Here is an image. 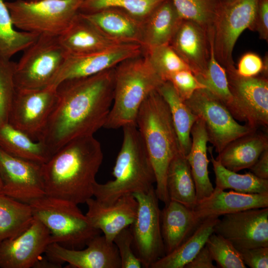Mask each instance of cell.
<instances>
[{"mask_svg": "<svg viewBox=\"0 0 268 268\" xmlns=\"http://www.w3.org/2000/svg\"><path fill=\"white\" fill-rule=\"evenodd\" d=\"M136 126L154 172L157 197L166 204L170 201L166 187L168 166L180 149L168 106L157 90L142 103Z\"/></svg>", "mask_w": 268, "mask_h": 268, "instance_id": "3", "label": "cell"}, {"mask_svg": "<svg viewBox=\"0 0 268 268\" xmlns=\"http://www.w3.org/2000/svg\"><path fill=\"white\" fill-rule=\"evenodd\" d=\"M50 238L47 228L34 217L24 231L0 242V268H34L50 244Z\"/></svg>", "mask_w": 268, "mask_h": 268, "instance_id": "16", "label": "cell"}, {"mask_svg": "<svg viewBox=\"0 0 268 268\" xmlns=\"http://www.w3.org/2000/svg\"><path fill=\"white\" fill-rule=\"evenodd\" d=\"M85 203L88 208L85 215L88 220L111 243L119 232L132 224L137 207V202L133 194L124 195L109 205L92 198Z\"/></svg>", "mask_w": 268, "mask_h": 268, "instance_id": "19", "label": "cell"}, {"mask_svg": "<svg viewBox=\"0 0 268 268\" xmlns=\"http://www.w3.org/2000/svg\"><path fill=\"white\" fill-rule=\"evenodd\" d=\"M249 169L256 176L263 179H268V148L262 153Z\"/></svg>", "mask_w": 268, "mask_h": 268, "instance_id": "47", "label": "cell"}, {"mask_svg": "<svg viewBox=\"0 0 268 268\" xmlns=\"http://www.w3.org/2000/svg\"><path fill=\"white\" fill-rule=\"evenodd\" d=\"M166 187L170 201L193 209L197 201L195 185L187 159L180 152L168 166Z\"/></svg>", "mask_w": 268, "mask_h": 268, "instance_id": "30", "label": "cell"}, {"mask_svg": "<svg viewBox=\"0 0 268 268\" xmlns=\"http://www.w3.org/2000/svg\"><path fill=\"white\" fill-rule=\"evenodd\" d=\"M0 148L12 156L41 164L52 156L41 142L34 140L8 123L0 127Z\"/></svg>", "mask_w": 268, "mask_h": 268, "instance_id": "31", "label": "cell"}, {"mask_svg": "<svg viewBox=\"0 0 268 268\" xmlns=\"http://www.w3.org/2000/svg\"><path fill=\"white\" fill-rule=\"evenodd\" d=\"M33 218L29 204L0 193V242L18 235Z\"/></svg>", "mask_w": 268, "mask_h": 268, "instance_id": "33", "label": "cell"}, {"mask_svg": "<svg viewBox=\"0 0 268 268\" xmlns=\"http://www.w3.org/2000/svg\"><path fill=\"white\" fill-rule=\"evenodd\" d=\"M164 82L142 53L119 63L114 69L113 105L104 128L117 129L136 125L142 103Z\"/></svg>", "mask_w": 268, "mask_h": 268, "instance_id": "5", "label": "cell"}, {"mask_svg": "<svg viewBox=\"0 0 268 268\" xmlns=\"http://www.w3.org/2000/svg\"><path fill=\"white\" fill-rule=\"evenodd\" d=\"M201 221L193 210L178 202L170 201L165 204L161 210L160 223L165 255L188 238Z\"/></svg>", "mask_w": 268, "mask_h": 268, "instance_id": "26", "label": "cell"}, {"mask_svg": "<svg viewBox=\"0 0 268 268\" xmlns=\"http://www.w3.org/2000/svg\"><path fill=\"white\" fill-rule=\"evenodd\" d=\"M157 90L168 106L180 152L186 157L191 147V129L198 118L179 97L169 81L164 82Z\"/></svg>", "mask_w": 268, "mask_h": 268, "instance_id": "29", "label": "cell"}, {"mask_svg": "<svg viewBox=\"0 0 268 268\" xmlns=\"http://www.w3.org/2000/svg\"><path fill=\"white\" fill-rule=\"evenodd\" d=\"M2 190V182L0 178V193H1Z\"/></svg>", "mask_w": 268, "mask_h": 268, "instance_id": "48", "label": "cell"}, {"mask_svg": "<svg viewBox=\"0 0 268 268\" xmlns=\"http://www.w3.org/2000/svg\"><path fill=\"white\" fill-rule=\"evenodd\" d=\"M167 81L171 83L178 95L184 101L189 99L196 91L206 88L192 71L188 69L172 74Z\"/></svg>", "mask_w": 268, "mask_h": 268, "instance_id": "42", "label": "cell"}, {"mask_svg": "<svg viewBox=\"0 0 268 268\" xmlns=\"http://www.w3.org/2000/svg\"><path fill=\"white\" fill-rule=\"evenodd\" d=\"M213 232L228 240L237 249L268 247V207L222 215Z\"/></svg>", "mask_w": 268, "mask_h": 268, "instance_id": "15", "label": "cell"}, {"mask_svg": "<svg viewBox=\"0 0 268 268\" xmlns=\"http://www.w3.org/2000/svg\"><path fill=\"white\" fill-rule=\"evenodd\" d=\"M213 147L207 148L215 176V187L221 190L232 189L245 194H268V179L260 178L253 173L238 174L224 167L212 154Z\"/></svg>", "mask_w": 268, "mask_h": 268, "instance_id": "32", "label": "cell"}, {"mask_svg": "<svg viewBox=\"0 0 268 268\" xmlns=\"http://www.w3.org/2000/svg\"><path fill=\"white\" fill-rule=\"evenodd\" d=\"M181 17L194 21L207 31L211 27L218 0H171Z\"/></svg>", "mask_w": 268, "mask_h": 268, "instance_id": "38", "label": "cell"}, {"mask_svg": "<svg viewBox=\"0 0 268 268\" xmlns=\"http://www.w3.org/2000/svg\"><path fill=\"white\" fill-rule=\"evenodd\" d=\"M22 52L14 67L16 89L36 90L53 86L68 57L58 37L39 36Z\"/></svg>", "mask_w": 268, "mask_h": 268, "instance_id": "8", "label": "cell"}, {"mask_svg": "<svg viewBox=\"0 0 268 268\" xmlns=\"http://www.w3.org/2000/svg\"><path fill=\"white\" fill-rule=\"evenodd\" d=\"M84 249H71L57 243L49 244L45 252L51 262L62 265L67 263L73 268H121L118 250L104 235H97Z\"/></svg>", "mask_w": 268, "mask_h": 268, "instance_id": "17", "label": "cell"}, {"mask_svg": "<svg viewBox=\"0 0 268 268\" xmlns=\"http://www.w3.org/2000/svg\"><path fill=\"white\" fill-rule=\"evenodd\" d=\"M103 159L100 142L93 135L67 142L42 164L46 195L77 205L93 196V189Z\"/></svg>", "mask_w": 268, "mask_h": 268, "instance_id": "2", "label": "cell"}, {"mask_svg": "<svg viewBox=\"0 0 268 268\" xmlns=\"http://www.w3.org/2000/svg\"><path fill=\"white\" fill-rule=\"evenodd\" d=\"M142 54L147 58L152 67L164 81H167L171 75L177 71L190 70L188 66L169 44L158 46L143 50Z\"/></svg>", "mask_w": 268, "mask_h": 268, "instance_id": "37", "label": "cell"}, {"mask_svg": "<svg viewBox=\"0 0 268 268\" xmlns=\"http://www.w3.org/2000/svg\"><path fill=\"white\" fill-rule=\"evenodd\" d=\"M57 87L50 86L36 90H18L11 106L8 123L38 141L55 104Z\"/></svg>", "mask_w": 268, "mask_h": 268, "instance_id": "13", "label": "cell"}, {"mask_svg": "<svg viewBox=\"0 0 268 268\" xmlns=\"http://www.w3.org/2000/svg\"><path fill=\"white\" fill-rule=\"evenodd\" d=\"M123 140L112 175L114 180L95 183L93 196L109 205L120 197L137 192H147L155 183L154 172L136 125L123 127Z\"/></svg>", "mask_w": 268, "mask_h": 268, "instance_id": "4", "label": "cell"}, {"mask_svg": "<svg viewBox=\"0 0 268 268\" xmlns=\"http://www.w3.org/2000/svg\"><path fill=\"white\" fill-rule=\"evenodd\" d=\"M113 243L118 250L121 268H142L133 249V236L129 227L119 232L115 237Z\"/></svg>", "mask_w": 268, "mask_h": 268, "instance_id": "41", "label": "cell"}, {"mask_svg": "<svg viewBox=\"0 0 268 268\" xmlns=\"http://www.w3.org/2000/svg\"><path fill=\"white\" fill-rule=\"evenodd\" d=\"M165 0H82L79 12L91 13L105 8L124 9L143 21L148 14Z\"/></svg>", "mask_w": 268, "mask_h": 268, "instance_id": "36", "label": "cell"}, {"mask_svg": "<svg viewBox=\"0 0 268 268\" xmlns=\"http://www.w3.org/2000/svg\"><path fill=\"white\" fill-rule=\"evenodd\" d=\"M142 53L139 44H121L90 54L68 56L53 86L66 80L89 76L114 68L123 61Z\"/></svg>", "mask_w": 268, "mask_h": 268, "instance_id": "18", "label": "cell"}, {"mask_svg": "<svg viewBox=\"0 0 268 268\" xmlns=\"http://www.w3.org/2000/svg\"><path fill=\"white\" fill-rule=\"evenodd\" d=\"M15 63L0 58V127L8 123L16 92L14 81Z\"/></svg>", "mask_w": 268, "mask_h": 268, "instance_id": "40", "label": "cell"}, {"mask_svg": "<svg viewBox=\"0 0 268 268\" xmlns=\"http://www.w3.org/2000/svg\"><path fill=\"white\" fill-rule=\"evenodd\" d=\"M268 148V133L257 129L230 142L216 159L226 169L237 172L249 169Z\"/></svg>", "mask_w": 268, "mask_h": 268, "instance_id": "24", "label": "cell"}, {"mask_svg": "<svg viewBox=\"0 0 268 268\" xmlns=\"http://www.w3.org/2000/svg\"><path fill=\"white\" fill-rule=\"evenodd\" d=\"M191 135V147L186 158L195 185L197 202L209 196L214 190L208 176V136L204 122L200 119L193 126Z\"/></svg>", "mask_w": 268, "mask_h": 268, "instance_id": "27", "label": "cell"}, {"mask_svg": "<svg viewBox=\"0 0 268 268\" xmlns=\"http://www.w3.org/2000/svg\"><path fill=\"white\" fill-rule=\"evenodd\" d=\"M185 102L204 122L208 142L217 153L233 140L255 130L238 123L225 106L205 88L196 91Z\"/></svg>", "mask_w": 268, "mask_h": 268, "instance_id": "12", "label": "cell"}, {"mask_svg": "<svg viewBox=\"0 0 268 268\" xmlns=\"http://www.w3.org/2000/svg\"><path fill=\"white\" fill-rule=\"evenodd\" d=\"M210 253L205 245L184 268H216Z\"/></svg>", "mask_w": 268, "mask_h": 268, "instance_id": "46", "label": "cell"}, {"mask_svg": "<svg viewBox=\"0 0 268 268\" xmlns=\"http://www.w3.org/2000/svg\"><path fill=\"white\" fill-rule=\"evenodd\" d=\"M233 101L231 114L236 120L257 129L268 127V76H240L236 67L225 69Z\"/></svg>", "mask_w": 268, "mask_h": 268, "instance_id": "11", "label": "cell"}, {"mask_svg": "<svg viewBox=\"0 0 268 268\" xmlns=\"http://www.w3.org/2000/svg\"><path fill=\"white\" fill-rule=\"evenodd\" d=\"M268 58L263 60L256 53L245 54L240 59L236 71L240 76L250 77L263 74L268 76Z\"/></svg>", "mask_w": 268, "mask_h": 268, "instance_id": "43", "label": "cell"}, {"mask_svg": "<svg viewBox=\"0 0 268 268\" xmlns=\"http://www.w3.org/2000/svg\"><path fill=\"white\" fill-rule=\"evenodd\" d=\"M208 36L210 50L207 67L202 75L196 77L205 86L208 92L225 106L231 114L232 97L228 86L226 70L216 59L209 33Z\"/></svg>", "mask_w": 268, "mask_h": 268, "instance_id": "35", "label": "cell"}, {"mask_svg": "<svg viewBox=\"0 0 268 268\" xmlns=\"http://www.w3.org/2000/svg\"><path fill=\"white\" fill-rule=\"evenodd\" d=\"M39 36L16 30L5 1L0 0V58L11 60L34 42Z\"/></svg>", "mask_w": 268, "mask_h": 268, "instance_id": "34", "label": "cell"}, {"mask_svg": "<svg viewBox=\"0 0 268 268\" xmlns=\"http://www.w3.org/2000/svg\"><path fill=\"white\" fill-rule=\"evenodd\" d=\"M58 39L68 56L90 54L121 44L106 37L80 12Z\"/></svg>", "mask_w": 268, "mask_h": 268, "instance_id": "22", "label": "cell"}, {"mask_svg": "<svg viewBox=\"0 0 268 268\" xmlns=\"http://www.w3.org/2000/svg\"><path fill=\"white\" fill-rule=\"evenodd\" d=\"M211 257L219 268H246L238 250L228 240L213 232L205 243Z\"/></svg>", "mask_w": 268, "mask_h": 268, "instance_id": "39", "label": "cell"}, {"mask_svg": "<svg viewBox=\"0 0 268 268\" xmlns=\"http://www.w3.org/2000/svg\"><path fill=\"white\" fill-rule=\"evenodd\" d=\"M268 207V193L245 194L226 192L216 187L207 197L198 201L193 211L200 221L242 210Z\"/></svg>", "mask_w": 268, "mask_h": 268, "instance_id": "21", "label": "cell"}, {"mask_svg": "<svg viewBox=\"0 0 268 268\" xmlns=\"http://www.w3.org/2000/svg\"><path fill=\"white\" fill-rule=\"evenodd\" d=\"M183 20L171 0L161 2L142 21V51L169 44Z\"/></svg>", "mask_w": 268, "mask_h": 268, "instance_id": "25", "label": "cell"}, {"mask_svg": "<svg viewBox=\"0 0 268 268\" xmlns=\"http://www.w3.org/2000/svg\"><path fill=\"white\" fill-rule=\"evenodd\" d=\"M33 215L49 230L50 243L71 249H81L100 231L90 223L78 205L45 195L29 203Z\"/></svg>", "mask_w": 268, "mask_h": 268, "instance_id": "6", "label": "cell"}, {"mask_svg": "<svg viewBox=\"0 0 268 268\" xmlns=\"http://www.w3.org/2000/svg\"><path fill=\"white\" fill-rule=\"evenodd\" d=\"M169 45L196 76L205 72L210 50L205 29L194 21L183 19Z\"/></svg>", "mask_w": 268, "mask_h": 268, "instance_id": "20", "label": "cell"}, {"mask_svg": "<svg viewBox=\"0 0 268 268\" xmlns=\"http://www.w3.org/2000/svg\"><path fill=\"white\" fill-rule=\"evenodd\" d=\"M219 219L212 216L201 221L180 246L154 263L150 268H184L205 245Z\"/></svg>", "mask_w": 268, "mask_h": 268, "instance_id": "28", "label": "cell"}, {"mask_svg": "<svg viewBox=\"0 0 268 268\" xmlns=\"http://www.w3.org/2000/svg\"><path fill=\"white\" fill-rule=\"evenodd\" d=\"M28 0V1H36V0Z\"/></svg>", "mask_w": 268, "mask_h": 268, "instance_id": "49", "label": "cell"}, {"mask_svg": "<svg viewBox=\"0 0 268 268\" xmlns=\"http://www.w3.org/2000/svg\"><path fill=\"white\" fill-rule=\"evenodd\" d=\"M83 14L109 39L121 44L141 46L142 21L128 11L107 8Z\"/></svg>", "mask_w": 268, "mask_h": 268, "instance_id": "23", "label": "cell"}, {"mask_svg": "<svg viewBox=\"0 0 268 268\" xmlns=\"http://www.w3.org/2000/svg\"><path fill=\"white\" fill-rule=\"evenodd\" d=\"M1 193L29 204L46 195L42 164L9 155L0 148Z\"/></svg>", "mask_w": 268, "mask_h": 268, "instance_id": "14", "label": "cell"}, {"mask_svg": "<svg viewBox=\"0 0 268 268\" xmlns=\"http://www.w3.org/2000/svg\"><path fill=\"white\" fill-rule=\"evenodd\" d=\"M259 0L219 1L209 32L218 62L225 69L235 67L233 51L240 35L251 30Z\"/></svg>", "mask_w": 268, "mask_h": 268, "instance_id": "9", "label": "cell"}, {"mask_svg": "<svg viewBox=\"0 0 268 268\" xmlns=\"http://www.w3.org/2000/svg\"><path fill=\"white\" fill-rule=\"evenodd\" d=\"M251 30L258 33L260 39L268 40V0H259Z\"/></svg>", "mask_w": 268, "mask_h": 268, "instance_id": "45", "label": "cell"}, {"mask_svg": "<svg viewBox=\"0 0 268 268\" xmlns=\"http://www.w3.org/2000/svg\"><path fill=\"white\" fill-rule=\"evenodd\" d=\"M133 195L137 202L135 218L129 227L133 236V247L142 268H150L165 255L159 200L154 187L147 192Z\"/></svg>", "mask_w": 268, "mask_h": 268, "instance_id": "10", "label": "cell"}, {"mask_svg": "<svg viewBox=\"0 0 268 268\" xmlns=\"http://www.w3.org/2000/svg\"><path fill=\"white\" fill-rule=\"evenodd\" d=\"M115 67L57 85L55 104L38 140L52 155L70 141L93 135L104 127L113 101Z\"/></svg>", "mask_w": 268, "mask_h": 268, "instance_id": "1", "label": "cell"}, {"mask_svg": "<svg viewBox=\"0 0 268 268\" xmlns=\"http://www.w3.org/2000/svg\"><path fill=\"white\" fill-rule=\"evenodd\" d=\"M219 1H226V0H218Z\"/></svg>", "mask_w": 268, "mask_h": 268, "instance_id": "50", "label": "cell"}, {"mask_svg": "<svg viewBox=\"0 0 268 268\" xmlns=\"http://www.w3.org/2000/svg\"><path fill=\"white\" fill-rule=\"evenodd\" d=\"M237 250L246 266L251 268H268V247L241 248Z\"/></svg>", "mask_w": 268, "mask_h": 268, "instance_id": "44", "label": "cell"}, {"mask_svg": "<svg viewBox=\"0 0 268 268\" xmlns=\"http://www.w3.org/2000/svg\"><path fill=\"white\" fill-rule=\"evenodd\" d=\"M82 0L5 1L15 28L39 36L59 37L79 12Z\"/></svg>", "mask_w": 268, "mask_h": 268, "instance_id": "7", "label": "cell"}]
</instances>
